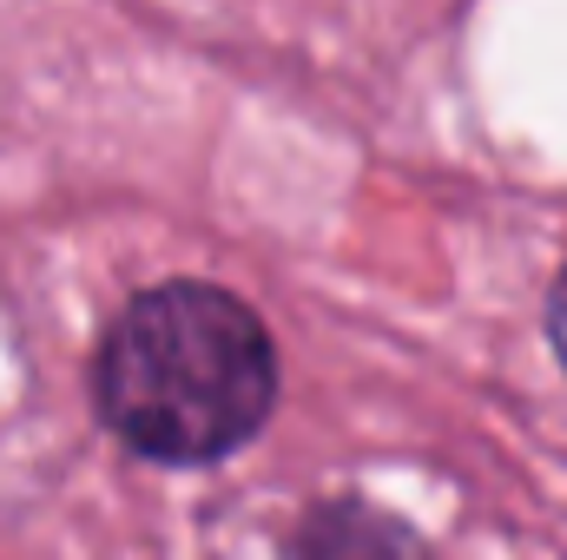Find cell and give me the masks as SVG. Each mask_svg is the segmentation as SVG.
<instances>
[{
	"label": "cell",
	"mask_w": 567,
	"mask_h": 560,
	"mask_svg": "<svg viewBox=\"0 0 567 560\" xmlns=\"http://www.w3.org/2000/svg\"><path fill=\"white\" fill-rule=\"evenodd\" d=\"M548 343H555V356L567 363V271H561V283L548 290Z\"/></svg>",
	"instance_id": "obj_3"
},
{
	"label": "cell",
	"mask_w": 567,
	"mask_h": 560,
	"mask_svg": "<svg viewBox=\"0 0 567 560\" xmlns=\"http://www.w3.org/2000/svg\"><path fill=\"white\" fill-rule=\"evenodd\" d=\"M284 560H423V548L396 515L370 501H317L290 528Z\"/></svg>",
	"instance_id": "obj_2"
},
{
	"label": "cell",
	"mask_w": 567,
	"mask_h": 560,
	"mask_svg": "<svg viewBox=\"0 0 567 560\" xmlns=\"http://www.w3.org/2000/svg\"><path fill=\"white\" fill-rule=\"evenodd\" d=\"M106 428L172 468L245 448L278 403V356L251 303L218 283H158L133 297L100 343Z\"/></svg>",
	"instance_id": "obj_1"
}]
</instances>
